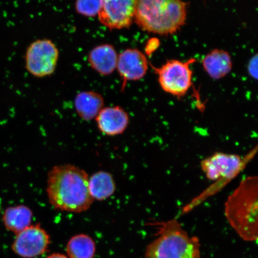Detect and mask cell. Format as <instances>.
<instances>
[{"label": "cell", "mask_w": 258, "mask_h": 258, "mask_svg": "<svg viewBox=\"0 0 258 258\" xmlns=\"http://www.w3.org/2000/svg\"><path fill=\"white\" fill-rule=\"evenodd\" d=\"M136 2L132 0L103 1L98 15L100 23L109 30L130 27L134 21Z\"/></svg>", "instance_id": "52a82bcc"}, {"label": "cell", "mask_w": 258, "mask_h": 258, "mask_svg": "<svg viewBox=\"0 0 258 258\" xmlns=\"http://www.w3.org/2000/svg\"><path fill=\"white\" fill-rule=\"evenodd\" d=\"M59 56V50L52 41L35 40L26 51V69L38 78L50 76L55 72Z\"/></svg>", "instance_id": "8992f818"}, {"label": "cell", "mask_w": 258, "mask_h": 258, "mask_svg": "<svg viewBox=\"0 0 258 258\" xmlns=\"http://www.w3.org/2000/svg\"><path fill=\"white\" fill-rule=\"evenodd\" d=\"M201 169L212 181L230 180L244 167V161L237 154L217 153L201 161Z\"/></svg>", "instance_id": "ba28073f"}, {"label": "cell", "mask_w": 258, "mask_h": 258, "mask_svg": "<svg viewBox=\"0 0 258 258\" xmlns=\"http://www.w3.org/2000/svg\"><path fill=\"white\" fill-rule=\"evenodd\" d=\"M67 252L70 258H93L96 252V244L88 235H76L68 242Z\"/></svg>", "instance_id": "e0dca14e"}, {"label": "cell", "mask_w": 258, "mask_h": 258, "mask_svg": "<svg viewBox=\"0 0 258 258\" xmlns=\"http://www.w3.org/2000/svg\"><path fill=\"white\" fill-rule=\"evenodd\" d=\"M248 73L251 77L254 79L257 78V55L255 54L251 57L247 66Z\"/></svg>", "instance_id": "d6986e66"}, {"label": "cell", "mask_w": 258, "mask_h": 258, "mask_svg": "<svg viewBox=\"0 0 258 258\" xmlns=\"http://www.w3.org/2000/svg\"><path fill=\"white\" fill-rule=\"evenodd\" d=\"M151 225L157 238L148 245L145 258H201L199 238L190 237L177 219Z\"/></svg>", "instance_id": "277c9868"}, {"label": "cell", "mask_w": 258, "mask_h": 258, "mask_svg": "<svg viewBox=\"0 0 258 258\" xmlns=\"http://www.w3.org/2000/svg\"><path fill=\"white\" fill-rule=\"evenodd\" d=\"M148 61L146 56L137 48H127L118 56L117 68L122 80V90L128 81L144 78L147 73Z\"/></svg>", "instance_id": "30bf717a"}, {"label": "cell", "mask_w": 258, "mask_h": 258, "mask_svg": "<svg viewBox=\"0 0 258 258\" xmlns=\"http://www.w3.org/2000/svg\"><path fill=\"white\" fill-rule=\"evenodd\" d=\"M257 176H248L228 197L225 203V215L229 223L245 241L257 239Z\"/></svg>", "instance_id": "7a4b0ae2"}, {"label": "cell", "mask_w": 258, "mask_h": 258, "mask_svg": "<svg viewBox=\"0 0 258 258\" xmlns=\"http://www.w3.org/2000/svg\"><path fill=\"white\" fill-rule=\"evenodd\" d=\"M89 175L73 164L54 166L48 173V201L60 211L82 213L88 211L94 200L89 190Z\"/></svg>", "instance_id": "6da1fadb"}, {"label": "cell", "mask_w": 258, "mask_h": 258, "mask_svg": "<svg viewBox=\"0 0 258 258\" xmlns=\"http://www.w3.org/2000/svg\"><path fill=\"white\" fill-rule=\"evenodd\" d=\"M33 213L25 205L12 206L6 209L3 221L5 227L16 234L31 225Z\"/></svg>", "instance_id": "9a60e30c"}, {"label": "cell", "mask_w": 258, "mask_h": 258, "mask_svg": "<svg viewBox=\"0 0 258 258\" xmlns=\"http://www.w3.org/2000/svg\"><path fill=\"white\" fill-rule=\"evenodd\" d=\"M159 45L160 41L156 38H153L152 39L148 40L146 47H145V51L148 55H150L154 51H156Z\"/></svg>", "instance_id": "ffe728a7"}, {"label": "cell", "mask_w": 258, "mask_h": 258, "mask_svg": "<svg viewBox=\"0 0 258 258\" xmlns=\"http://www.w3.org/2000/svg\"><path fill=\"white\" fill-rule=\"evenodd\" d=\"M187 6L179 0H139L134 21L144 31L160 35L173 34L185 24Z\"/></svg>", "instance_id": "3957f363"}, {"label": "cell", "mask_w": 258, "mask_h": 258, "mask_svg": "<svg viewBox=\"0 0 258 258\" xmlns=\"http://www.w3.org/2000/svg\"><path fill=\"white\" fill-rule=\"evenodd\" d=\"M47 258H69L64 254L60 253H53L51 255L48 256Z\"/></svg>", "instance_id": "44dd1931"}, {"label": "cell", "mask_w": 258, "mask_h": 258, "mask_svg": "<svg viewBox=\"0 0 258 258\" xmlns=\"http://www.w3.org/2000/svg\"><path fill=\"white\" fill-rule=\"evenodd\" d=\"M115 189V183L110 173L101 170L89 177V192L94 201H105L114 195Z\"/></svg>", "instance_id": "2e32d148"}, {"label": "cell", "mask_w": 258, "mask_h": 258, "mask_svg": "<svg viewBox=\"0 0 258 258\" xmlns=\"http://www.w3.org/2000/svg\"><path fill=\"white\" fill-rule=\"evenodd\" d=\"M196 61L195 58L186 61L172 59L159 68L151 66L158 76L161 89L171 95L182 98L191 88L192 71L190 66Z\"/></svg>", "instance_id": "5b68a950"}, {"label": "cell", "mask_w": 258, "mask_h": 258, "mask_svg": "<svg viewBox=\"0 0 258 258\" xmlns=\"http://www.w3.org/2000/svg\"><path fill=\"white\" fill-rule=\"evenodd\" d=\"M74 106L79 117L85 121L96 118L104 106V99L93 91L81 92L74 99Z\"/></svg>", "instance_id": "4fadbf2b"}, {"label": "cell", "mask_w": 258, "mask_h": 258, "mask_svg": "<svg viewBox=\"0 0 258 258\" xmlns=\"http://www.w3.org/2000/svg\"><path fill=\"white\" fill-rule=\"evenodd\" d=\"M95 119L99 131L109 137L122 134L129 123L128 113L120 106L103 108Z\"/></svg>", "instance_id": "8fae6325"}, {"label": "cell", "mask_w": 258, "mask_h": 258, "mask_svg": "<svg viewBox=\"0 0 258 258\" xmlns=\"http://www.w3.org/2000/svg\"><path fill=\"white\" fill-rule=\"evenodd\" d=\"M102 4V0H79L75 3V9L81 15L94 17L98 16Z\"/></svg>", "instance_id": "ac0fdd59"}, {"label": "cell", "mask_w": 258, "mask_h": 258, "mask_svg": "<svg viewBox=\"0 0 258 258\" xmlns=\"http://www.w3.org/2000/svg\"><path fill=\"white\" fill-rule=\"evenodd\" d=\"M202 63L206 73L215 80L224 78L231 72L233 68L230 54L220 49L213 50L206 54Z\"/></svg>", "instance_id": "5bb4252c"}, {"label": "cell", "mask_w": 258, "mask_h": 258, "mask_svg": "<svg viewBox=\"0 0 258 258\" xmlns=\"http://www.w3.org/2000/svg\"><path fill=\"white\" fill-rule=\"evenodd\" d=\"M118 54L111 44H100L92 48L88 54L90 67L100 75H111L117 68Z\"/></svg>", "instance_id": "7c38bea8"}, {"label": "cell", "mask_w": 258, "mask_h": 258, "mask_svg": "<svg viewBox=\"0 0 258 258\" xmlns=\"http://www.w3.org/2000/svg\"><path fill=\"white\" fill-rule=\"evenodd\" d=\"M50 244L49 234L40 224H37L16 235L12 249L22 257L33 258L46 252Z\"/></svg>", "instance_id": "9c48e42d"}]
</instances>
